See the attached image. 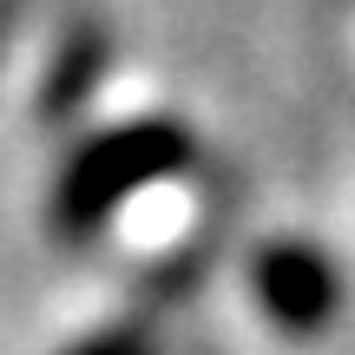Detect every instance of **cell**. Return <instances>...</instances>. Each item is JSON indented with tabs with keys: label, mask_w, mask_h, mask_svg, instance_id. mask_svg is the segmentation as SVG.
Wrapping results in <instances>:
<instances>
[{
	"label": "cell",
	"mask_w": 355,
	"mask_h": 355,
	"mask_svg": "<svg viewBox=\"0 0 355 355\" xmlns=\"http://www.w3.org/2000/svg\"><path fill=\"white\" fill-rule=\"evenodd\" d=\"M66 355H152V343L139 329H99V336H86V343L66 349Z\"/></svg>",
	"instance_id": "obj_3"
},
{
	"label": "cell",
	"mask_w": 355,
	"mask_h": 355,
	"mask_svg": "<svg viewBox=\"0 0 355 355\" xmlns=\"http://www.w3.org/2000/svg\"><path fill=\"white\" fill-rule=\"evenodd\" d=\"M250 290L263 303V316L290 336H316L343 303V277L316 243H270L250 270Z\"/></svg>",
	"instance_id": "obj_2"
},
{
	"label": "cell",
	"mask_w": 355,
	"mask_h": 355,
	"mask_svg": "<svg viewBox=\"0 0 355 355\" xmlns=\"http://www.w3.org/2000/svg\"><path fill=\"white\" fill-rule=\"evenodd\" d=\"M184 158H191V139L178 119H125L73 152V165L60 171V191H53V217L66 237H86L112 211H125L139 191L178 178Z\"/></svg>",
	"instance_id": "obj_1"
}]
</instances>
